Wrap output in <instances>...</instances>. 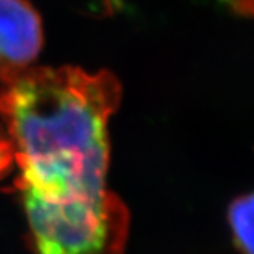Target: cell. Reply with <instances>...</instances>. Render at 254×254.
<instances>
[{"label":"cell","mask_w":254,"mask_h":254,"mask_svg":"<svg viewBox=\"0 0 254 254\" xmlns=\"http://www.w3.org/2000/svg\"><path fill=\"white\" fill-rule=\"evenodd\" d=\"M120 100L121 84L107 70L32 66L0 83L22 201L67 202L109 190V120Z\"/></svg>","instance_id":"1"},{"label":"cell","mask_w":254,"mask_h":254,"mask_svg":"<svg viewBox=\"0 0 254 254\" xmlns=\"http://www.w3.org/2000/svg\"><path fill=\"white\" fill-rule=\"evenodd\" d=\"M43 48L42 19L28 0H0V83L32 67Z\"/></svg>","instance_id":"2"},{"label":"cell","mask_w":254,"mask_h":254,"mask_svg":"<svg viewBox=\"0 0 254 254\" xmlns=\"http://www.w3.org/2000/svg\"><path fill=\"white\" fill-rule=\"evenodd\" d=\"M253 194L236 197L228 208V222L242 254H253Z\"/></svg>","instance_id":"3"},{"label":"cell","mask_w":254,"mask_h":254,"mask_svg":"<svg viewBox=\"0 0 254 254\" xmlns=\"http://www.w3.org/2000/svg\"><path fill=\"white\" fill-rule=\"evenodd\" d=\"M12 164V152L8 138L5 132H0V178H3L8 173Z\"/></svg>","instance_id":"4"}]
</instances>
